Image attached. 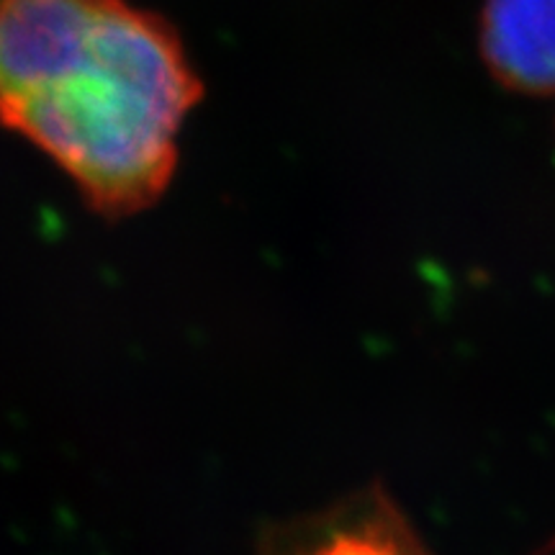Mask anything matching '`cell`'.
<instances>
[{"mask_svg": "<svg viewBox=\"0 0 555 555\" xmlns=\"http://www.w3.org/2000/svg\"><path fill=\"white\" fill-rule=\"evenodd\" d=\"M206 88L180 31L131 0H0V127L101 219L157 206Z\"/></svg>", "mask_w": 555, "mask_h": 555, "instance_id": "1", "label": "cell"}, {"mask_svg": "<svg viewBox=\"0 0 555 555\" xmlns=\"http://www.w3.org/2000/svg\"><path fill=\"white\" fill-rule=\"evenodd\" d=\"M260 555H429L404 512L384 491H371L286 527Z\"/></svg>", "mask_w": 555, "mask_h": 555, "instance_id": "2", "label": "cell"}, {"mask_svg": "<svg viewBox=\"0 0 555 555\" xmlns=\"http://www.w3.org/2000/svg\"><path fill=\"white\" fill-rule=\"evenodd\" d=\"M481 54L502 86L555 93V0H486Z\"/></svg>", "mask_w": 555, "mask_h": 555, "instance_id": "3", "label": "cell"}]
</instances>
